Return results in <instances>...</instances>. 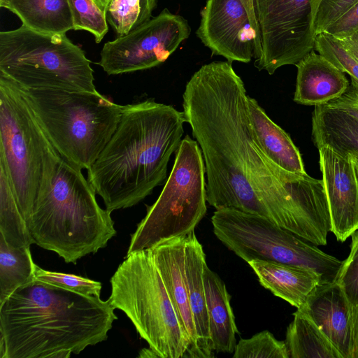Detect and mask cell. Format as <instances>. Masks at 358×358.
<instances>
[{"label":"cell","instance_id":"cell-1","mask_svg":"<svg viewBox=\"0 0 358 358\" xmlns=\"http://www.w3.org/2000/svg\"><path fill=\"white\" fill-rule=\"evenodd\" d=\"M247 96L228 61L201 66L185 85L183 113L202 152L207 202L266 217L324 244L331 224L322 180L286 171L267 157L253 134Z\"/></svg>","mask_w":358,"mask_h":358},{"label":"cell","instance_id":"cell-2","mask_svg":"<svg viewBox=\"0 0 358 358\" xmlns=\"http://www.w3.org/2000/svg\"><path fill=\"white\" fill-rule=\"evenodd\" d=\"M108 299L34 279L0 303L1 358H68L108 338Z\"/></svg>","mask_w":358,"mask_h":358},{"label":"cell","instance_id":"cell-3","mask_svg":"<svg viewBox=\"0 0 358 358\" xmlns=\"http://www.w3.org/2000/svg\"><path fill=\"white\" fill-rule=\"evenodd\" d=\"M185 122L183 111L153 99L124 106L115 132L87 170L106 210L135 206L164 183Z\"/></svg>","mask_w":358,"mask_h":358},{"label":"cell","instance_id":"cell-4","mask_svg":"<svg viewBox=\"0 0 358 358\" xmlns=\"http://www.w3.org/2000/svg\"><path fill=\"white\" fill-rule=\"evenodd\" d=\"M95 195L82 169L62 159L51 187L26 220L34 243L73 264L105 248L116 231L111 213Z\"/></svg>","mask_w":358,"mask_h":358},{"label":"cell","instance_id":"cell-5","mask_svg":"<svg viewBox=\"0 0 358 358\" xmlns=\"http://www.w3.org/2000/svg\"><path fill=\"white\" fill-rule=\"evenodd\" d=\"M19 86L61 157L80 169H89L115 132L124 106L97 90Z\"/></svg>","mask_w":358,"mask_h":358},{"label":"cell","instance_id":"cell-6","mask_svg":"<svg viewBox=\"0 0 358 358\" xmlns=\"http://www.w3.org/2000/svg\"><path fill=\"white\" fill-rule=\"evenodd\" d=\"M0 165L26 221L51 187L62 159L20 87L0 73Z\"/></svg>","mask_w":358,"mask_h":358},{"label":"cell","instance_id":"cell-7","mask_svg":"<svg viewBox=\"0 0 358 358\" xmlns=\"http://www.w3.org/2000/svg\"><path fill=\"white\" fill-rule=\"evenodd\" d=\"M108 301L124 312L159 358L185 357L190 346L150 248L127 255L110 278Z\"/></svg>","mask_w":358,"mask_h":358},{"label":"cell","instance_id":"cell-8","mask_svg":"<svg viewBox=\"0 0 358 358\" xmlns=\"http://www.w3.org/2000/svg\"><path fill=\"white\" fill-rule=\"evenodd\" d=\"M0 73L28 89L96 91L90 61L66 33L1 31Z\"/></svg>","mask_w":358,"mask_h":358},{"label":"cell","instance_id":"cell-9","mask_svg":"<svg viewBox=\"0 0 358 358\" xmlns=\"http://www.w3.org/2000/svg\"><path fill=\"white\" fill-rule=\"evenodd\" d=\"M206 169L201 150L189 135L176 152L172 170L158 199L131 236L130 254L194 231L206 213Z\"/></svg>","mask_w":358,"mask_h":358},{"label":"cell","instance_id":"cell-10","mask_svg":"<svg viewBox=\"0 0 358 358\" xmlns=\"http://www.w3.org/2000/svg\"><path fill=\"white\" fill-rule=\"evenodd\" d=\"M215 236L247 263L263 260L313 271L325 282L334 281L343 261L277 225L268 218L234 208L215 210Z\"/></svg>","mask_w":358,"mask_h":358},{"label":"cell","instance_id":"cell-11","mask_svg":"<svg viewBox=\"0 0 358 358\" xmlns=\"http://www.w3.org/2000/svg\"><path fill=\"white\" fill-rule=\"evenodd\" d=\"M314 0H253L261 55L255 66L272 75L296 65L315 49L312 26Z\"/></svg>","mask_w":358,"mask_h":358},{"label":"cell","instance_id":"cell-12","mask_svg":"<svg viewBox=\"0 0 358 358\" xmlns=\"http://www.w3.org/2000/svg\"><path fill=\"white\" fill-rule=\"evenodd\" d=\"M190 33L186 19L164 8L128 34L106 43L99 64L108 75L151 69L165 62Z\"/></svg>","mask_w":358,"mask_h":358},{"label":"cell","instance_id":"cell-13","mask_svg":"<svg viewBox=\"0 0 358 358\" xmlns=\"http://www.w3.org/2000/svg\"><path fill=\"white\" fill-rule=\"evenodd\" d=\"M196 35L213 55L249 63L260 56L257 34L241 0H207Z\"/></svg>","mask_w":358,"mask_h":358},{"label":"cell","instance_id":"cell-14","mask_svg":"<svg viewBox=\"0 0 358 358\" xmlns=\"http://www.w3.org/2000/svg\"><path fill=\"white\" fill-rule=\"evenodd\" d=\"M318 150L331 231L338 241L344 242L358 230V176L351 155L341 154L327 145Z\"/></svg>","mask_w":358,"mask_h":358},{"label":"cell","instance_id":"cell-15","mask_svg":"<svg viewBox=\"0 0 358 358\" xmlns=\"http://www.w3.org/2000/svg\"><path fill=\"white\" fill-rule=\"evenodd\" d=\"M297 309L316 324L342 358H351L353 306L335 280L318 285Z\"/></svg>","mask_w":358,"mask_h":358},{"label":"cell","instance_id":"cell-16","mask_svg":"<svg viewBox=\"0 0 358 358\" xmlns=\"http://www.w3.org/2000/svg\"><path fill=\"white\" fill-rule=\"evenodd\" d=\"M186 235L169 239L150 249L168 294L189 338L190 346L185 357L195 358L196 334L185 275Z\"/></svg>","mask_w":358,"mask_h":358},{"label":"cell","instance_id":"cell-17","mask_svg":"<svg viewBox=\"0 0 358 358\" xmlns=\"http://www.w3.org/2000/svg\"><path fill=\"white\" fill-rule=\"evenodd\" d=\"M294 101L308 106L327 103L343 94L350 83L345 73L314 50L296 65Z\"/></svg>","mask_w":358,"mask_h":358},{"label":"cell","instance_id":"cell-18","mask_svg":"<svg viewBox=\"0 0 358 358\" xmlns=\"http://www.w3.org/2000/svg\"><path fill=\"white\" fill-rule=\"evenodd\" d=\"M206 255L194 231L186 235L185 275L189 302L196 334L195 358L214 357L211 347L203 271Z\"/></svg>","mask_w":358,"mask_h":358},{"label":"cell","instance_id":"cell-19","mask_svg":"<svg viewBox=\"0 0 358 358\" xmlns=\"http://www.w3.org/2000/svg\"><path fill=\"white\" fill-rule=\"evenodd\" d=\"M248 264L262 286L296 308L305 303L318 285L325 282L313 271L296 266L258 259Z\"/></svg>","mask_w":358,"mask_h":358},{"label":"cell","instance_id":"cell-20","mask_svg":"<svg viewBox=\"0 0 358 358\" xmlns=\"http://www.w3.org/2000/svg\"><path fill=\"white\" fill-rule=\"evenodd\" d=\"M247 106L253 134L267 157L286 171L306 173L299 150L290 136L268 117L256 99L248 95Z\"/></svg>","mask_w":358,"mask_h":358},{"label":"cell","instance_id":"cell-21","mask_svg":"<svg viewBox=\"0 0 358 358\" xmlns=\"http://www.w3.org/2000/svg\"><path fill=\"white\" fill-rule=\"evenodd\" d=\"M211 347L217 352L234 353L238 333L231 296L224 282L206 264L203 271Z\"/></svg>","mask_w":358,"mask_h":358},{"label":"cell","instance_id":"cell-22","mask_svg":"<svg viewBox=\"0 0 358 358\" xmlns=\"http://www.w3.org/2000/svg\"><path fill=\"white\" fill-rule=\"evenodd\" d=\"M312 136L317 148L327 145L341 154L358 157V124L335 108L325 104L315 107Z\"/></svg>","mask_w":358,"mask_h":358},{"label":"cell","instance_id":"cell-23","mask_svg":"<svg viewBox=\"0 0 358 358\" xmlns=\"http://www.w3.org/2000/svg\"><path fill=\"white\" fill-rule=\"evenodd\" d=\"M0 6L36 31L66 33L73 29L69 0H0Z\"/></svg>","mask_w":358,"mask_h":358},{"label":"cell","instance_id":"cell-24","mask_svg":"<svg viewBox=\"0 0 358 358\" xmlns=\"http://www.w3.org/2000/svg\"><path fill=\"white\" fill-rule=\"evenodd\" d=\"M287 328L285 343L289 358H342L316 324L299 310Z\"/></svg>","mask_w":358,"mask_h":358},{"label":"cell","instance_id":"cell-25","mask_svg":"<svg viewBox=\"0 0 358 358\" xmlns=\"http://www.w3.org/2000/svg\"><path fill=\"white\" fill-rule=\"evenodd\" d=\"M36 265L30 246L12 247L0 235V303L35 279Z\"/></svg>","mask_w":358,"mask_h":358},{"label":"cell","instance_id":"cell-26","mask_svg":"<svg viewBox=\"0 0 358 358\" xmlns=\"http://www.w3.org/2000/svg\"><path fill=\"white\" fill-rule=\"evenodd\" d=\"M0 235L15 248L34 243L5 169L0 165Z\"/></svg>","mask_w":358,"mask_h":358},{"label":"cell","instance_id":"cell-27","mask_svg":"<svg viewBox=\"0 0 358 358\" xmlns=\"http://www.w3.org/2000/svg\"><path fill=\"white\" fill-rule=\"evenodd\" d=\"M157 0H111L106 19L117 36L128 34L152 17Z\"/></svg>","mask_w":358,"mask_h":358},{"label":"cell","instance_id":"cell-28","mask_svg":"<svg viewBox=\"0 0 358 358\" xmlns=\"http://www.w3.org/2000/svg\"><path fill=\"white\" fill-rule=\"evenodd\" d=\"M74 30L91 33L100 43L108 31L106 13L94 0H69Z\"/></svg>","mask_w":358,"mask_h":358},{"label":"cell","instance_id":"cell-29","mask_svg":"<svg viewBox=\"0 0 358 358\" xmlns=\"http://www.w3.org/2000/svg\"><path fill=\"white\" fill-rule=\"evenodd\" d=\"M234 358H289L285 342L277 340L264 330L250 338H241L236 344Z\"/></svg>","mask_w":358,"mask_h":358},{"label":"cell","instance_id":"cell-30","mask_svg":"<svg viewBox=\"0 0 358 358\" xmlns=\"http://www.w3.org/2000/svg\"><path fill=\"white\" fill-rule=\"evenodd\" d=\"M314 48L336 68L358 83V60L344 48L338 38L326 32L320 33L315 38Z\"/></svg>","mask_w":358,"mask_h":358},{"label":"cell","instance_id":"cell-31","mask_svg":"<svg viewBox=\"0 0 358 358\" xmlns=\"http://www.w3.org/2000/svg\"><path fill=\"white\" fill-rule=\"evenodd\" d=\"M35 278L44 282L81 293L99 296L101 283L73 274L47 271L36 265Z\"/></svg>","mask_w":358,"mask_h":358},{"label":"cell","instance_id":"cell-32","mask_svg":"<svg viewBox=\"0 0 358 358\" xmlns=\"http://www.w3.org/2000/svg\"><path fill=\"white\" fill-rule=\"evenodd\" d=\"M358 0H314L312 26L316 35L327 29L352 8Z\"/></svg>","mask_w":358,"mask_h":358},{"label":"cell","instance_id":"cell-33","mask_svg":"<svg viewBox=\"0 0 358 358\" xmlns=\"http://www.w3.org/2000/svg\"><path fill=\"white\" fill-rule=\"evenodd\" d=\"M351 237L350 254L343 261L335 281L354 306L358 305V230Z\"/></svg>","mask_w":358,"mask_h":358},{"label":"cell","instance_id":"cell-34","mask_svg":"<svg viewBox=\"0 0 358 358\" xmlns=\"http://www.w3.org/2000/svg\"><path fill=\"white\" fill-rule=\"evenodd\" d=\"M325 105L345 113L358 124V83L351 79L345 92Z\"/></svg>","mask_w":358,"mask_h":358},{"label":"cell","instance_id":"cell-35","mask_svg":"<svg viewBox=\"0 0 358 358\" xmlns=\"http://www.w3.org/2000/svg\"><path fill=\"white\" fill-rule=\"evenodd\" d=\"M357 29H358V1L324 32L340 37Z\"/></svg>","mask_w":358,"mask_h":358},{"label":"cell","instance_id":"cell-36","mask_svg":"<svg viewBox=\"0 0 358 358\" xmlns=\"http://www.w3.org/2000/svg\"><path fill=\"white\" fill-rule=\"evenodd\" d=\"M336 38L344 48L358 60V29Z\"/></svg>","mask_w":358,"mask_h":358},{"label":"cell","instance_id":"cell-37","mask_svg":"<svg viewBox=\"0 0 358 358\" xmlns=\"http://www.w3.org/2000/svg\"><path fill=\"white\" fill-rule=\"evenodd\" d=\"M352 350L351 358H358V305L352 309Z\"/></svg>","mask_w":358,"mask_h":358},{"label":"cell","instance_id":"cell-38","mask_svg":"<svg viewBox=\"0 0 358 358\" xmlns=\"http://www.w3.org/2000/svg\"><path fill=\"white\" fill-rule=\"evenodd\" d=\"M241 1L243 3L244 6L245 7V8L248 11V13L250 20H251L252 26L257 34L258 42H259V48H260V55H261V44H260V40H259V34L258 25H257L256 16H255L253 0H241Z\"/></svg>","mask_w":358,"mask_h":358},{"label":"cell","instance_id":"cell-39","mask_svg":"<svg viewBox=\"0 0 358 358\" xmlns=\"http://www.w3.org/2000/svg\"><path fill=\"white\" fill-rule=\"evenodd\" d=\"M138 357H158V356L150 348H148L142 349Z\"/></svg>","mask_w":358,"mask_h":358},{"label":"cell","instance_id":"cell-40","mask_svg":"<svg viewBox=\"0 0 358 358\" xmlns=\"http://www.w3.org/2000/svg\"><path fill=\"white\" fill-rule=\"evenodd\" d=\"M96 4L106 13L108 7L111 0H94Z\"/></svg>","mask_w":358,"mask_h":358},{"label":"cell","instance_id":"cell-41","mask_svg":"<svg viewBox=\"0 0 358 358\" xmlns=\"http://www.w3.org/2000/svg\"><path fill=\"white\" fill-rule=\"evenodd\" d=\"M352 158L358 176V157L352 156Z\"/></svg>","mask_w":358,"mask_h":358}]
</instances>
